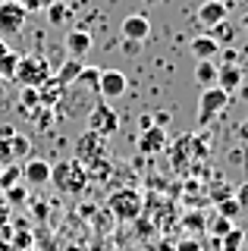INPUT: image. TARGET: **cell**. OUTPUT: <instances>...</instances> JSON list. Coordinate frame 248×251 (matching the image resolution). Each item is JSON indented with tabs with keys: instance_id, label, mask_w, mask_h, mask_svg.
<instances>
[{
	"instance_id": "41",
	"label": "cell",
	"mask_w": 248,
	"mask_h": 251,
	"mask_svg": "<svg viewBox=\"0 0 248 251\" xmlns=\"http://www.w3.org/2000/svg\"><path fill=\"white\" fill-rule=\"evenodd\" d=\"M145 3H160V0H145Z\"/></svg>"
},
{
	"instance_id": "27",
	"label": "cell",
	"mask_w": 248,
	"mask_h": 251,
	"mask_svg": "<svg viewBox=\"0 0 248 251\" xmlns=\"http://www.w3.org/2000/svg\"><path fill=\"white\" fill-rule=\"evenodd\" d=\"M232 35H236V31H232V25H229L226 19H223L220 25H214V28H211V38H214L217 44H229V41H232Z\"/></svg>"
},
{
	"instance_id": "28",
	"label": "cell",
	"mask_w": 248,
	"mask_h": 251,
	"mask_svg": "<svg viewBox=\"0 0 248 251\" xmlns=\"http://www.w3.org/2000/svg\"><path fill=\"white\" fill-rule=\"evenodd\" d=\"M98 78H100V69H98V66H82V73H79V78H75V82L98 88Z\"/></svg>"
},
{
	"instance_id": "22",
	"label": "cell",
	"mask_w": 248,
	"mask_h": 251,
	"mask_svg": "<svg viewBox=\"0 0 248 251\" xmlns=\"http://www.w3.org/2000/svg\"><path fill=\"white\" fill-rule=\"evenodd\" d=\"M204 229H207V232H211V235H214V239H223V235H226V232L232 229V223H229V220H226V217H220V214H217L214 220H207V223H204Z\"/></svg>"
},
{
	"instance_id": "15",
	"label": "cell",
	"mask_w": 248,
	"mask_h": 251,
	"mask_svg": "<svg viewBox=\"0 0 248 251\" xmlns=\"http://www.w3.org/2000/svg\"><path fill=\"white\" fill-rule=\"evenodd\" d=\"M189 50L195 53L198 60H214L217 53H220V44H217V41H214L211 35H198V38H192Z\"/></svg>"
},
{
	"instance_id": "10",
	"label": "cell",
	"mask_w": 248,
	"mask_h": 251,
	"mask_svg": "<svg viewBox=\"0 0 248 251\" xmlns=\"http://www.w3.org/2000/svg\"><path fill=\"white\" fill-rule=\"evenodd\" d=\"M148 35H151V22H148V16L132 13V16H126V19H123V38H126V41L142 44Z\"/></svg>"
},
{
	"instance_id": "32",
	"label": "cell",
	"mask_w": 248,
	"mask_h": 251,
	"mask_svg": "<svg viewBox=\"0 0 248 251\" xmlns=\"http://www.w3.org/2000/svg\"><path fill=\"white\" fill-rule=\"evenodd\" d=\"M53 0H25V13H38V10H48Z\"/></svg>"
},
{
	"instance_id": "31",
	"label": "cell",
	"mask_w": 248,
	"mask_h": 251,
	"mask_svg": "<svg viewBox=\"0 0 248 251\" xmlns=\"http://www.w3.org/2000/svg\"><path fill=\"white\" fill-rule=\"evenodd\" d=\"M13 163V151H10V138H0V167Z\"/></svg>"
},
{
	"instance_id": "1",
	"label": "cell",
	"mask_w": 248,
	"mask_h": 251,
	"mask_svg": "<svg viewBox=\"0 0 248 251\" xmlns=\"http://www.w3.org/2000/svg\"><path fill=\"white\" fill-rule=\"evenodd\" d=\"M88 170L79 160H60L57 167H50V185L63 195H82L88 188Z\"/></svg>"
},
{
	"instance_id": "35",
	"label": "cell",
	"mask_w": 248,
	"mask_h": 251,
	"mask_svg": "<svg viewBox=\"0 0 248 251\" xmlns=\"http://www.w3.org/2000/svg\"><path fill=\"white\" fill-rule=\"evenodd\" d=\"M239 138H242V145H245V148H248V123H245V126H242V129H239Z\"/></svg>"
},
{
	"instance_id": "18",
	"label": "cell",
	"mask_w": 248,
	"mask_h": 251,
	"mask_svg": "<svg viewBox=\"0 0 248 251\" xmlns=\"http://www.w3.org/2000/svg\"><path fill=\"white\" fill-rule=\"evenodd\" d=\"M195 82L201 85V88H211V85L217 82V63H214V60H198V66H195Z\"/></svg>"
},
{
	"instance_id": "8",
	"label": "cell",
	"mask_w": 248,
	"mask_h": 251,
	"mask_svg": "<svg viewBox=\"0 0 248 251\" xmlns=\"http://www.w3.org/2000/svg\"><path fill=\"white\" fill-rule=\"evenodd\" d=\"M129 88V78L126 73H120V69H100V78H98V94L104 100H116L123 98Z\"/></svg>"
},
{
	"instance_id": "9",
	"label": "cell",
	"mask_w": 248,
	"mask_h": 251,
	"mask_svg": "<svg viewBox=\"0 0 248 251\" xmlns=\"http://www.w3.org/2000/svg\"><path fill=\"white\" fill-rule=\"evenodd\" d=\"M242 69H239V63H223V66H217V88L223 94H229V98H236L239 88H242Z\"/></svg>"
},
{
	"instance_id": "34",
	"label": "cell",
	"mask_w": 248,
	"mask_h": 251,
	"mask_svg": "<svg viewBox=\"0 0 248 251\" xmlns=\"http://www.w3.org/2000/svg\"><path fill=\"white\" fill-rule=\"evenodd\" d=\"M138 123H142V132H145V129H151V126H154V116H148V113H145Z\"/></svg>"
},
{
	"instance_id": "17",
	"label": "cell",
	"mask_w": 248,
	"mask_h": 251,
	"mask_svg": "<svg viewBox=\"0 0 248 251\" xmlns=\"http://www.w3.org/2000/svg\"><path fill=\"white\" fill-rule=\"evenodd\" d=\"M245 239H248V235H245L242 226H232L223 239H217V251H239V248L245 245Z\"/></svg>"
},
{
	"instance_id": "6",
	"label": "cell",
	"mask_w": 248,
	"mask_h": 251,
	"mask_svg": "<svg viewBox=\"0 0 248 251\" xmlns=\"http://www.w3.org/2000/svg\"><path fill=\"white\" fill-rule=\"evenodd\" d=\"M25 6L16 3V0H0V38H13L25 28Z\"/></svg>"
},
{
	"instance_id": "16",
	"label": "cell",
	"mask_w": 248,
	"mask_h": 251,
	"mask_svg": "<svg viewBox=\"0 0 248 251\" xmlns=\"http://www.w3.org/2000/svg\"><path fill=\"white\" fill-rule=\"evenodd\" d=\"M82 66H85V63H82V60H75V57H69V60L63 63V66H60V69H57V73H53V82H57V85H60V88H66V85H73V82H75V78H79V73H82Z\"/></svg>"
},
{
	"instance_id": "5",
	"label": "cell",
	"mask_w": 248,
	"mask_h": 251,
	"mask_svg": "<svg viewBox=\"0 0 248 251\" xmlns=\"http://www.w3.org/2000/svg\"><path fill=\"white\" fill-rule=\"evenodd\" d=\"M107 207L116 220H138L142 217V195L135 188H116L110 201H107Z\"/></svg>"
},
{
	"instance_id": "29",
	"label": "cell",
	"mask_w": 248,
	"mask_h": 251,
	"mask_svg": "<svg viewBox=\"0 0 248 251\" xmlns=\"http://www.w3.org/2000/svg\"><path fill=\"white\" fill-rule=\"evenodd\" d=\"M6 198H10V204H22V201H25L28 198V192H25V185H13V188H6Z\"/></svg>"
},
{
	"instance_id": "11",
	"label": "cell",
	"mask_w": 248,
	"mask_h": 251,
	"mask_svg": "<svg viewBox=\"0 0 248 251\" xmlns=\"http://www.w3.org/2000/svg\"><path fill=\"white\" fill-rule=\"evenodd\" d=\"M22 182L25 185H48L50 182V163L41 160V157H32V160L22 167Z\"/></svg>"
},
{
	"instance_id": "40",
	"label": "cell",
	"mask_w": 248,
	"mask_h": 251,
	"mask_svg": "<svg viewBox=\"0 0 248 251\" xmlns=\"http://www.w3.org/2000/svg\"><path fill=\"white\" fill-rule=\"evenodd\" d=\"M66 251H82V248H75V245H69V248H66Z\"/></svg>"
},
{
	"instance_id": "2",
	"label": "cell",
	"mask_w": 248,
	"mask_h": 251,
	"mask_svg": "<svg viewBox=\"0 0 248 251\" xmlns=\"http://www.w3.org/2000/svg\"><path fill=\"white\" fill-rule=\"evenodd\" d=\"M50 75H53L50 63L41 53H25V57H19V66H16V75L13 78H16L22 88H41Z\"/></svg>"
},
{
	"instance_id": "14",
	"label": "cell",
	"mask_w": 248,
	"mask_h": 251,
	"mask_svg": "<svg viewBox=\"0 0 248 251\" xmlns=\"http://www.w3.org/2000/svg\"><path fill=\"white\" fill-rule=\"evenodd\" d=\"M88 50H91V31H85V28L66 31V53H69V57L82 60Z\"/></svg>"
},
{
	"instance_id": "42",
	"label": "cell",
	"mask_w": 248,
	"mask_h": 251,
	"mask_svg": "<svg viewBox=\"0 0 248 251\" xmlns=\"http://www.w3.org/2000/svg\"><path fill=\"white\" fill-rule=\"evenodd\" d=\"M16 3H22V6H25V0H16Z\"/></svg>"
},
{
	"instance_id": "30",
	"label": "cell",
	"mask_w": 248,
	"mask_h": 251,
	"mask_svg": "<svg viewBox=\"0 0 248 251\" xmlns=\"http://www.w3.org/2000/svg\"><path fill=\"white\" fill-rule=\"evenodd\" d=\"M232 198L239 201V210H242V214H248V182H242L236 188V192H232Z\"/></svg>"
},
{
	"instance_id": "39",
	"label": "cell",
	"mask_w": 248,
	"mask_h": 251,
	"mask_svg": "<svg viewBox=\"0 0 248 251\" xmlns=\"http://www.w3.org/2000/svg\"><path fill=\"white\" fill-rule=\"evenodd\" d=\"M239 91H242V98H245V100H248V88H239Z\"/></svg>"
},
{
	"instance_id": "3",
	"label": "cell",
	"mask_w": 248,
	"mask_h": 251,
	"mask_svg": "<svg viewBox=\"0 0 248 251\" xmlns=\"http://www.w3.org/2000/svg\"><path fill=\"white\" fill-rule=\"evenodd\" d=\"M73 160H79L85 170L98 167V163H107V138L85 129L82 135L75 138V157Z\"/></svg>"
},
{
	"instance_id": "12",
	"label": "cell",
	"mask_w": 248,
	"mask_h": 251,
	"mask_svg": "<svg viewBox=\"0 0 248 251\" xmlns=\"http://www.w3.org/2000/svg\"><path fill=\"white\" fill-rule=\"evenodd\" d=\"M223 19H226V3H223V0H204V3L198 6V22L204 28L220 25Z\"/></svg>"
},
{
	"instance_id": "13",
	"label": "cell",
	"mask_w": 248,
	"mask_h": 251,
	"mask_svg": "<svg viewBox=\"0 0 248 251\" xmlns=\"http://www.w3.org/2000/svg\"><path fill=\"white\" fill-rule=\"evenodd\" d=\"M164 148H167V129H160V126H151L138 135V151L142 154H157Z\"/></svg>"
},
{
	"instance_id": "25",
	"label": "cell",
	"mask_w": 248,
	"mask_h": 251,
	"mask_svg": "<svg viewBox=\"0 0 248 251\" xmlns=\"http://www.w3.org/2000/svg\"><path fill=\"white\" fill-rule=\"evenodd\" d=\"M10 151H13V160L28 157V154H32V141H28L25 135H13V138H10Z\"/></svg>"
},
{
	"instance_id": "20",
	"label": "cell",
	"mask_w": 248,
	"mask_h": 251,
	"mask_svg": "<svg viewBox=\"0 0 248 251\" xmlns=\"http://www.w3.org/2000/svg\"><path fill=\"white\" fill-rule=\"evenodd\" d=\"M16 66H19V53L16 50H6L3 57H0V78L10 82V78L16 75Z\"/></svg>"
},
{
	"instance_id": "36",
	"label": "cell",
	"mask_w": 248,
	"mask_h": 251,
	"mask_svg": "<svg viewBox=\"0 0 248 251\" xmlns=\"http://www.w3.org/2000/svg\"><path fill=\"white\" fill-rule=\"evenodd\" d=\"M6 50H10V44H6V41H3V38H0V57H3V53H6Z\"/></svg>"
},
{
	"instance_id": "21",
	"label": "cell",
	"mask_w": 248,
	"mask_h": 251,
	"mask_svg": "<svg viewBox=\"0 0 248 251\" xmlns=\"http://www.w3.org/2000/svg\"><path fill=\"white\" fill-rule=\"evenodd\" d=\"M22 182V167H16V163H6L3 173H0V188H13V185H19Z\"/></svg>"
},
{
	"instance_id": "38",
	"label": "cell",
	"mask_w": 248,
	"mask_h": 251,
	"mask_svg": "<svg viewBox=\"0 0 248 251\" xmlns=\"http://www.w3.org/2000/svg\"><path fill=\"white\" fill-rule=\"evenodd\" d=\"M242 25H245V28H248V13H245V16H242Z\"/></svg>"
},
{
	"instance_id": "33",
	"label": "cell",
	"mask_w": 248,
	"mask_h": 251,
	"mask_svg": "<svg viewBox=\"0 0 248 251\" xmlns=\"http://www.w3.org/2000/svg\"><path fill=\"white\" fill-rule=\"evenodd\" d=\"M176 251H201V242L198 239H182L179 245H176Z\"/></svg>"
},
{
	"instance_id": "7",
	"label": "cell",
	"mask_w": 248,
	"mask_h": 251,
	"mask_svg": "<svg viewBox=\"0 0 248 251\" xmlns=\"http://www.w3.org/2000/svg\"><path fill=\"white\" fill-rule=\"evenodd\" d=\"M116 129H120V116H116V110L110 107V100H98L88 113V132H98V135L107 138V135H113Z\"/></svg>"
},
{
	"instance_id": "23",
	"label": "cell",
	"mask_w": 248,
	"mask_h": 251,
	"mask_svg": "<svg viewBox=\"0 0 248 251\" xmlns=\"http://www.w3.org/2000/svg\"><path fill=\"white\" fill-rule=\"evenodd\" d=\"M44 13H48L50 25H63V22L69 19V6H66V3H60V0H53V3H50Z\"/></svg>"
},
{
	"instance_id": "43",
	"label": "cell",
	"mask_w": 248,
	"mask_h": 251,
	"mask_svg": "<svg viewBox=\"0 0 248 251\" xmlns=\"http://www.w3.org/2000/svg\"><path fill=\"white\" fill-rule=\"evenodd\" d=\"M0 173H3V167H0Z\"/></svg>"
},
{
	"instance_id": "24",
	"label": "cell",
	"mask_w": 248,
	"mask_h": 251,
	"mask_svg": "<svg viewBox=\"0 0 248 251\" xmlns=\"http://www.w3.org/2000/svg\"><path fill=\"white\" fill-rule=\"evenodd\" d=\"M19 107H22V110H28V113H35V110L41 107L38 88H22V91H19Z\"/></svg>"
},
{
	"instance_id": "26",
	"label": "cell",
	"mask_w": 248,
	"mask_h": 251,
	"mask_svg": "<svg viewBox=\"0 0 248 251\" xmlns=\"http://www.w3.org/2000/svg\"><path fill=\"white\" fill-rule=\"evenodd\" d=\"M204 223H207V217L201 214V210H189V214L182 217V226L189 232H201V229H204Z\"/></svg>"
},
{
	"instance_id": "19",
	"label": "cell",
	"mask_w": 248,
	"mask_h": 251,
	"mask_svg": "<svg viewBox=\"0 0 248 251\" xmlns=\"http://www.w3.org/2000/svg\"><path fill=\"white\" fill-rule=\"evenodd\" d=\"M214 207H217V214H220V217H226L229 223H236V220H239V214H242V210H239V201L232 198V195H229V198H220V201H214Z\"/></svg>"
},
{
	"instance_id": "37",
	"label": "cell",
	"mask_w": 248,
	"mask_h": 251,
	"mask_svg": "<svg viewBox=\"0 0 248 251\" xmlns=\"http://www.w3.org/2000/svg\"><path fill=\"white\" fill-rule=\"evenodd\" d=\"M95 251H113V248H107V245H95Z\"/></svg>"
},
{
	"instance_id": "4",
	"label": "cell",
	"mask_w": 248,
	"mask_h": 251,
	"mask_svg": "<svg viewBox=\"0 0 248 251\" xmlns=\"http://www.w3.org/2000/svg\"><path fill=\"white\" fill-rule=\"evenodd\" d=\"M226 107H229V94H223L217 85H211V88H201V98H198V120H195V123L204 129V126H211Z\"/></svg>"
}]
</instances>
